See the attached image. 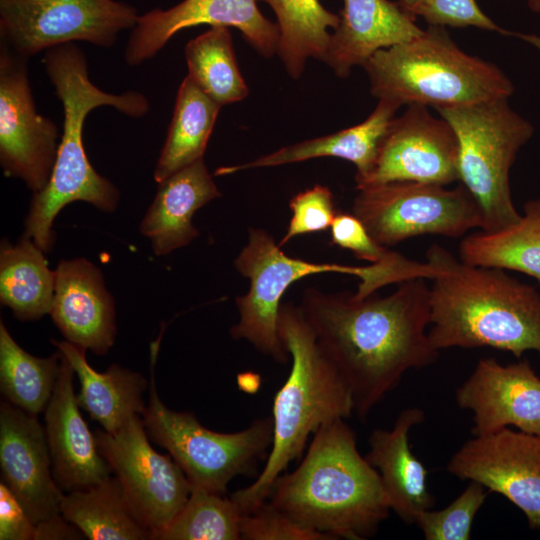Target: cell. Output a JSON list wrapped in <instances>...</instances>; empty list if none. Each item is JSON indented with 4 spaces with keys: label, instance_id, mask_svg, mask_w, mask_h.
<instances>
[{
    "label": "cell",
    "instance_id": "obj_31",
    "mask_svg": "<svg viewBox=\"0 0 540 540\" xmlns=\"http://www.w3.org/2000/svg\"><path fill=\"white\" fill-rule=\"evenodd\" d=\"M62 363L57 351L47 357L31 355L10 335L0 322V390L11 404L38 415L52 396Z\"/></svg>",
    "mask_w": 540,
    "mask_h": 540
},
{
    "label": "cell",
    "instance_id": "obj_23",
    "mask_svg": "<svg viewBox=\"0 0 540 540\" xmlns=\"http://www.w3.org/2000/svg\"><path fill=\"white\" fill-rule=\"evenodd\" d=\"M220 196L204 158L159 182L139 227L151 241L155 255H166L190 244L198 236L192 224L194 213Z\"/></svg>",
    "mask_w": 540,
    "mask_h": 540
},
{
    "label": "cell",
    "instance_id": "obj_41",
    "mask_svg": "<svg viewBox=\"0 0 540 540\" xmlns=\"http://www.w3.org/2000/svg\"><path fill=\"white\" fill-rule=\"evenodd\" d=\"M262 383L261 376L255 372H243L237 375V385L239 390L244 393L254 394L256 393Z\"/></svg>",
    "mask_w": 540,
    "mask_h": 540
},
{
    "label": "cell",
    "instance_id": "obj_35",
    "mask_svg": "<svg viewBox=\"0 0 540 540\" xmlns=\"http://www.w3.org/2000/svg\"><path fill=\"white\" fill-rule=\"evenodd\" d=\"M490 491L469 481L464 491L440 510L427 509L415 521L426 540H469L474 518Z\"/></svg>",
    "mask_w": 540,
    "mask_h": 540
},
{
    "label": "cell",
    "instance_id": "obj_30",
    "mask_svg": "<svg viewBox=\"0 0 540 540\" xmlns=\"http://www.w3.org/2000/svg\"><path fill=\"white\" fill-rule=\"evenodd\" d=\"M267 3L277 18L279 40L276 53L288 74L299 78L308 58L325 62L339 15L319 0H257Z\"/></svg>",
    "mask_w": 540,
    "mask_h": 540
},
{
    "label": "cell",
    "instance_id": "obj_39",
    "mask_svg": "<svg viewBox=\"0 0 540 540\" xmlns=\"http://www.w3.org/2000/svg\"><path fill=\"white\" fill-rule=\"evenodd\" d=\"M35 526V522L24 506L1 480L0 540H32L34 539Z\"/></svg>",
    "mask_w": 540,
    "mask_h": 540
},
{
    "label": "cell",
    "instance_id": "obj_13",
    "mask_svg": "<svg viewBox=\"0 0 540 540\" xmlns=\"http://www.w3.org/2000/svg\"><path fill=\"white\" fill-rule=\"evenodd\" d=\"M27 62L0 45V163L5 175L37 193L51 177L59 133L52 120L37 112Z\"/></svg>",
    "mask_w": 540,
    "mask_h": 540
},
{
    "label": "cell",
    "instance_id": "obj_24",
    "mask_svg": "<svg viewBox=\"0 0 540 540\" xmlns=\"http://www.w3.org/2000/svg\"><path fill=\"white\" fill-rule=\"evenodd\" d=\"M400 107L396 102L380 99L373 112L357 125L283 147L244 164L221 167L215 174L335 157L352 162L357 169L355 180L362 179L371 172L381 140Z\"/></svg>",
    "mask_w": 540,
    "mask_h": 540
},
{
    "label": "cell",
    "instance_id": "obj_14",
    "mask_svg": "<svg viewBox=\"0 0 540 540\" xmlns=\"http://www.w3.org/2000/svg\"><path fill=\"white\" fill-rule=\"evenodd\" d=\"M458 139L452 126L428 107L407 105L391 121L371 172L355 180L356 188L396 181L446 186L459 180Z\"/></svg>",
    "mask_w": 540,
    "mask_h": 540
},
{
    "label": "cell",
    "instance_id": "obj_6",
    "mask_svg": "<svg viewBox=\"0 0 540 540\" xmlns=\"http://www.w3.org/2000/svg\"><path fill=\"white\" fill-rule=\"evenodd\" d=\"M378 100L434 109L509 98L514 86L495 64L461 50L444 27L432 26L377 51L362 66Z\"/></svg>",
    "mask_w": 540,
    "mask_h": 540
},
{
    "label": "cell",
    "instance_id": "obj_8",
    "mask_svg": "<svg viewBox=\"0 0 540 540\" xmlns=\"http://www.w3.org/2000/svg\"><path fill=\"white\" fill-rule=\"evenodd\" d=\"M235 268L250 280L247 294L236 298L239 321L230 329L232 338L244 339L261 353L279 363L289 360L278 331L281 298L287 288L306 276L341 273L358 276L361 282L354 293L359 298L401 282L400 272L381 264L347 266L314 263L286 255L264 229L250 228L248 242L234 261Z\"/></svg>",
    "mask_w": 540,
    "mask_h": 540
},
{
    "label": "cell",
    "instance_id": "obj_34",
    "mask_svg": "<svg viewBox=\"0 0 540 540\" xmlns=\"http://www.w3.org/2000/svg\"><path fill=\"white\" fill-rule=\"evenodd\" d=\"M330 234L332 244L350 250L358 259L401 269L413 279L432 278V270L426 262L410 260L377 243L353 213H337Z\"/></svg>",
    "mask_w": 540,
    "mask_h": 540
},
{
    "label": "cell",
    "instance_id": "obj_36",
    "mask_svg": "<svg viewBox=\"0 0 540 540\" xmlns=\"http://www.w3.org/2000/svg\"><path fill=\"white\" fill-rule=\"evenodd\" d=\"M412 13L416 18L423 17L432 26L476 27L496 31L505 36H515L528 41L540 50V37L501 28L480 9L476 0H418Z\"/></svg>",
    "mask_w": 540,
    "mask_h": 540
},
{
    "label": "cell",
    "instance_id": "obj_20",
    "mask_svg": "<svg viewBox=\"0 0 540 540\" xmlns=\"http://www.w3.org/2000/svg\"><path fill=\"white\" fill-rule=\"evenodd\" d=\"M50 315L65 339L85 350L104 355L114 344L113 297L100 270L85 258L59 262Z\"/></svg>",
    "mask_w": 540,
    "mask_h": 540
},
{
    "label": "cell",
    "instance_id": "obj_7",
    "mask_svg": "<svg viewBox=\"0 0 540 540\" xmlns=\"http://www.w3.org/2000/svg\"><path fill=\"white\" fill-rule=\"evenodd\" d=\"M508 99L435 109L456 133L458 181L477 201L485 232L499 231L521 218L512 200L509 174L534 127L510 107Z\"/></svg>",
    "mask_w": 540,
    "mask_h": 540
},
{
    "label": "cell",
    "instance_id": "obj_10",
    "mask_svg": "<svg viewBox=\"0 0 540 540\" xmlns=\"http://www.w3.org/2000/svg\"><path fill=\"white\" fill-rule=\"evenodd\" d=\"M353 214L371 237L385 247L406 239L435 234L458 238L482 228V211L460 183L443 185L396 181L358 189Z\"/></svg>",
    "mask_w": 540,
    "mask_h": 540
},
{
    "label": "cell",
    "instance_id": "obj_4",
    "mask_svg": "<svg viewBox=\"0 0 540 540\" xmlns=\"http://www.w3.org/2000/svg\"><path fill=\"white\" fill-rule=\"evenodd\" d=\"M43 65L63 106V132L49 182L33 194L23 236L48 252L55 241L54 219L64 206L84 201L112 212L118 205L119 190L95 171L85 152L82 133L88 113L112 106L126 116L140 118L150 106L140 92L112 94L99 89L90 81L86 56L75 43L46 50Z\"/></svg>",
    "mask_w": 540,
    "mask_h": 540
},
{
    "label": "cell",
    "instance_id": "obj_42",
    "mask_svg": "<svg viewBox=\"0 0 540 540\" xmlns=\"http://www.w3.org/2000/svg\"><path fill=\"white\" fill-rule=\"evenodd\" d=\"M418 0H398V2L400 3V5L411 15L414 17L412 11H413V8L415 6V4L417 3ZM415 19H417L416 17H414Z\"/></svg>",
    "mask_w": 540,
    "mask_h": 540
},
{
    "label": "cell",
    "instance_id": "obj_2",
    "mask_svg": "<svg viewBox=\"0 0 540 540\" xmlns=\"http://www.w3.org/2000/svg\"><path fill=\"white\" fill-rule=\"evenodd\" d=\"M432 270L428 336L442 349L491 347L521 359L540 354V293L504 269L473 265L439 244L426 251Z\"/></svg>",
    "mask_w": 540,
    "mask_h": 540
},
{
    "label": "cell",
    "instance_id": "obj_32",
    "mask_svg": "<svg viewBox=\"0 0 540 540\" xmlns=\"http://www.w3.org/2000/svg\"><path fill=\"white\" fill-rule=\"evenodd\" d=\"M188 77L221 107L243 100L248 87L239 70L229 28L213 26L185 46Z\"/></svg>",
    "mask_w": 540,
    "mask_h": 540
},
{
    "label": "cell",
    "instance_id": "obj_18",
    "mask_svg": "<svg viewBox=\"0 0 540 540\" xmlns=\"http://www.w3.org/2000/svg\"><path fill=\"white\" fill-rule=\"evenodd\" d=\"M36 416L10 402L0 404L1 480L35 524L60 514L64 495L53 476L45 428Z\"/></svg>",
    "mask_w": 540,
    "mask_h": 540
},
{
    "label": "cell",
    "instance_id": "obj_40",
    "mask_svg": "<svg viewBox=\"0 0 540 540\" xmlns=\"http://www.w3.org/2000/svg\"><path fill=\"white\" fill-rule=\"evenodd\" d=\"M83 533L61 514L36 523L34 540L83 539Z\"/></svg>",
    "mask_w": 540,
    "mask_h": 540
},
{
    "label": "cell",
    "instance_id": "obj_9",
    "mask_svg": "<svg viewBox=\"0 0 540 540\" xmlns=\"http://www.w3.org/2000/svg\"><path fill=\"white\" fill-rule=\"evenodd\" d=\"M161 337L150 345L149 401L142 416L147 435L169 452L192 488L224 495L234 477L255 474L258 463L267 458L272 418H258L238 432L220 433L204 427L191 412L169 409L159 398L155 382Z\"/></svg>",
    "mask_w": 540,
    "mask_h": 540
},
{
    "label": "cell",
    "instance_id": "obj_28",
    "mask_svg": "<svg viewBox=\"0 0 540 540\" xmlns=\"http://www.w3.org/2000/svg\"><path fill=\"white\" fill-rule=\"evenodd\" d=\"M459 258L473 265L517 271L540 284V198L524 204L516 223L499 231L480 230L463 238Z\"/></svg>",
    "mask_w": 540,
    "mask_h": 540
},
{
    "label": "cell",
    "instance_id": "obj_43",
    "mask_svg": "<svg viewBox=\"0 0 540 540\" xmlns=\"http://www.w3.org/2000/svg\"><path fill=\"white\" fill-rule=\"evenodd\" d=\"M528 6L533 12H540V0H527Z\"/></svg>",
    "mask_w": 540,
    "mask_h": 540
},
{
    "label": "cell",
    "instance_id": "obj_29",
    "mask_svg": "<svg viewBox=\"0 0 540 540\" xmlns=\"http://www.w3.org/2000/svg\"><path fill=\"white\" fill-rule=\"evenodd\" d=\"M221 106L188 76L179 86L167 137L156 163L154 179L163 181L204 158Z\"/></svg>",
    "mask_w": 540,
    "mask_h": 540
},
{
    "label": "cell",
    "instance_id": "obj_37",
    "mask_svg": "<svg viewBox=\"0 0 540 540\" xmlns=\"http://www.w3.org/2000/svg\"><path fill=\"white\" fill-rule=\"evenodd\" d=\"M289 207L292 216L286 234L278 243L280 247L295 236L330 229L337 215L333 194L323 185L299 192L292 197Z\"/></svg>",
    "mask_w": 540,
    "mask_h": 540
},
{
    "label": "cell",
    "instance_id": "obj_19",
    "mask_svg": "<svg viewBox=\"0 0 540 540\" xmlns=\"http://www.w3.org/2000/svg\"><path fill=\"white\" fill-rule=\"evenodd\" d=\"M74 374L62 353L60 373L44 410L53 476L58 486L67 492L98 484L113 472L80 413L73 386Z\"/></svg>",
    "mask_w": 540,
    "mask_h": 540
},
{
    "label": "cell",
    "instance_id": "obj_3",
    "mask_svg": "<svg viewBox=\"0 0 540 540\" xmlns=\"http://www.w3.org/2000/svg\"><path fill=\"white\" fill-rule=\"evenodd\" d=\"M267 500L332 540L368 539L391 511L379 473L360 454L345 419L313 434L301 463L275 480Z\"/></svg>",
    "mask_w": 540,
    "mask_h": 540
},
{
    "label": "cell",
    "instance_id": "obj_38",
    "mask_svg": "<svg viewBox=\"0 0 540 540\" xmlns=\"http://www.w3.org/2000/svg\"><path fill=\"white\" fill-rule=\"evenodd\" d=\"M240 534L244 540H332L326 534L300 525L268 500L242 514Z\"/></svg>",
    "mask_w": 540,
    "mask_h": 540
},
{
    "label": "cell",
    "instance_id": "obj_25",
    "mask_svg": "<svg viewBox=\"0 0 540 540\" xmlns=\"http://www.w3.org/2000/svg\"><path fill=\"white\" fill-rule=\"evenodd\" d=\"M72 365L80 382L77 402L92 419L110 433L134 415L143 416V394L149 387L145 377L118 364L98 372L87 362L86 350L66 341L52 340Z\"/></svg>",
    "mask_w": 540,
    "mask_h": 540
},
{
    "label": "cell",
    "instance_id": "obj_11",
    "mask_svg": "<svg viewBox=\"0 0 540 540\" xmlns=\"http://www.w3.org/2000/svg\"><path fill=\"white\" fill-rule=\"evenodd\" d=\"M138 17L116 0H0L1 45L26 58L75 41L110 47Z\"/></svg>",
    "mask_w": 540,
    "mask_h": 540
},
{
    "label": "cell",
    "instance_id": "obj_5",
    "mask_svg": "<svg viewBox=\"0 0 540 540\" xmlns=\"http://www.w3.org/2000/svg\"><path fill=\"white\" fill-rule=\"evenodd\" d=\"M278 331L292 366L273 399V435L266 462L252 484L231 495L242 514L268 499L275 480L302 455L310 435L354 413L349 386L321 349L300 306L281 304Z\"/></svg>",
    "mask_w": 540,
    "mask_h": 540
},
{
    "label": "cell",
    "instance_id": "obj_26",
    "mask_svg": "<svg viewBox=\"0 0 540 540\" xmlns=\"http://www.w3.org/2000/svg\"><path fill=\"white\" fill-rule=\"evenodd\" d=\"M60 514L90 540H147L152 532L130 506L117 476L67 492Z\"/></svg>",
    "mask_w": 540,
    "mask_h": 540
},
{
    "label": "cell",
    "instance_id": "obj_27",
    "mask_svg": "<svg viewBox=\"0 0 540 540\" xmlns=\"http://www.w3.org/2000/svg\"><path fill=\"white\" fill-rule=\"evenodd\" d=\"M32 239L22 235L14 245L3 240L0 248V301L21 321L50 314L55 271H51Z\"/></svg>",
    "mask_w": 540,
    "mask_h": 540
},
{
    "label": "cell",
    "instance_id": "obj_17",
    "mask_svg": "<svg viewBox=\"0 0 540 540\" xmlns=\"http://www.w3.org/2000/svg\"><path fill=\"white\" fill-rule=\"evenodd\" d=\"M455 399L473 414V436L509 426L540 435V377L526 359L507 365L480 359Z\"/></svg>",
    "mask_w": 540,
    "mask_h": 540
},
{
    "label": "cell",
    "instance_id": "obj_33",
    "mask_svg": "<svg viewBox=\"0 0 540 540\" xmlns=\"http://www.w3.org/2000/svg\"><path fill=\"white\" fill-rule=\"evenodd\" d=\"M242 512L222 494L193 487L183 508L157 540H239Z\"/></svg>",
    "mask_w": 540,
    "mask_h": 540
},
{
    "label": "cell",
    "instance_id": "obj_1",
    "mask_svg": "<svg viewBox=\"0 0 540 540\" xmlns=\"http://www.w3.org/2000/svg\"><path fill=\"white\" fill-rule=\"evenodd\" d=\"M300 307L321 349L349 386L360 420H366L408 370L429 366L439 356L428 336L425 278L402 282L385 297L307 288Z\"/></svg>",
    "mask_w": 540,
    "mask_h": 540
},
{
    "label": "cell",
    "instance_id": "obj_16",
    "mask_svg": "<svg viewBox=\"0 0 540 540\" xmlns=\"http://www.w3.org/2000/svg\"><path fill=\"white\" fill-rule=\"evenodd\" d=\"M202 24L236 28L262 56L276 53L277 24L260 12L257 0H183L169 9L139 15L125 48V61L139 65L153 58L178 32Z\"/></svg>",
    "mask_w": 540,
    "mask_h": 540
},
{
    "label": "cell",
    "instance_id": "obj_12",
    "mask_svg": "<svg viewBox=\"0 0 540 540\" xmlns=\"http://www.w3.org/2000/svg\"><path fill=\"white\" fill-rule=\"evenodd\" d=\"M94 435L130 506L156 539L189 498L192 486L185 473L170 454H160L151 446L140 415L113 433L97 429Z\"/></svg>",
    "mask_w": 540,
    "mask_h": 540
},
{
    "label": "cell",
    "instance_id": "obj_15",
    "mask_svg": "<svg viewBox=\"0 0 540 540\" xmlns=\"http://www.w3.org/2000/svg\"><path fill=\"white\" fill-rule=\"evenodd\" d=\"M446 470L507 498L540 529V435L509 427L477 435L450 458Z\"/></svg>",
    "mask_w": 540,
    "mask_h": 540
},
{
    "label": "cell",
    "instance_id": "obj_22",
    "mask_svg": "<svg viewBox=\"0 0 540 540\" xmlns=\"http://www.w3.org/2000/svg\"><path fill=\"white\" fill-rule=\"evenodd\" d=\"M425 418L418 407L403 409L392 429H374L365 458L378 471L390 510L406 524L434 506L435 498L427 486L428 471L413 454L409 434Z\"/></svg>",
    "mask_w": 540,
    "mask_h": 540
},
{
    "label": "cell",
    "instance_id": "obj_21",
    "mask_svg": "<svg viewBox=\"0 0 540 540\" xmlns=\"http://www.w3.org/2000/svg\"><path fill=\"white\" fill-rule=\"evenodd\" d=\"M338 15L325 63L341 78L355 66H363L377 51L424 32L398 1L343 0Z\"/></svg>",
    "mask_w": 540,
    "mask_h": 540
}]
</instances>
